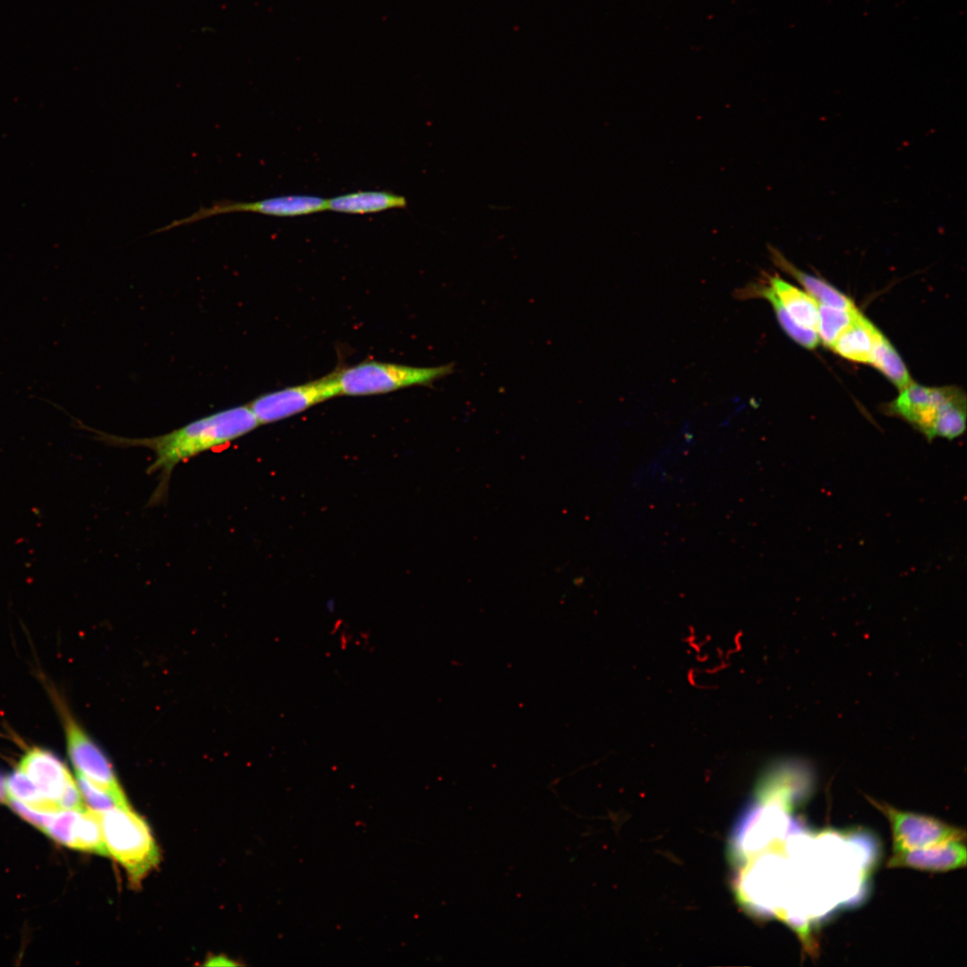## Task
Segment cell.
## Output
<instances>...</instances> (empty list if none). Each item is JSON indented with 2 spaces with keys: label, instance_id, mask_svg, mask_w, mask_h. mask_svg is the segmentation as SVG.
<instances>
[{
  "label": "cell",
  "instance_id": "3",
  "mask_svg": "<svg viewBox=\"0 0 967 967\" xmlns=\"http://www.w3.org/2000/svg\"><path fill=\"white\" fill-rule=\"evenodd\" d=\"M98 814L108 855L124 869L130 883L139 886L159 861L158 847L149 825L130 805Z\"/></svg>",
  "mask_w": 967,
  "mask_h": 967
},
{
  "label": "cell",
  "instance_id": "8",
  "mask_svg": "<svg viewBox=\"0 0 967 967\" xmlns=\"http://www.w3.org/2000/svg\"><path fill=\"white\" fill-rule=\"evenodd\" d=\"M888 819L892 831L893 851L924 848L965 838L964 830L936 817L899 810L886 802L868 798Z\"/></svg>",
  "mask_w": 967,
  "mask_h": 967
},
{
  "label": "cell",
  "instance_id": "19",
  "mask_svg": "<svg viewBox=\"0 0 967 967\" xmlns=\"http://www.w3.org/2000/svg\"><path fill=\"white\" fill-rule=\"evenodd\" d=\"M205 964H207V965H235L236 963L229 961L227 958H225L224 956H218V957H213L212 959H210V961L207 962Z\"/></svg>",
  "mask_w": 967,
  "mask_h": 967
},
{
  "label": "cell",
  "instance_id": "15",
  "mask_svg": "<svg viewBox=\"0 0 967 967\" xmlns=\"http://www.w3.org/2000/svg\"><path fill=\"white\" fill-rule=\"evenodd\" d=\"M817 333L826 347H831L837 338L856 320L860 312L856 308L845 310L819 304Z\"/></svg>",
  "mask_w": 967,
  "mask_h": 967
},
{
  "label": "cell",
  "instance_id": "20",
  "mask_svg": "<svg viewBox=\"0 0 967 967\" xmlns=\"http://www.w3.org/2000/svg\"><path fill=\"white\" fill-rule=\"evenodd\" d=\"M7 801V792L5 789V780L2 774H0V803Z\"/></svg>",
  "mask_w": 967,
  "mask_h": 967
},
{
  "label": "cell",
  "instance_id": "2",
  "mask_svg": "<svg viewBox=\"0 0 967 967\" xmlns=\"http://www.w3.org/2000/svg\"><path fill=\"white\" fill-rule=\"evenodd\" d=\"M887 409L929 441L936 437L949 439L964 419L966 398L956 387L929 388L911 382Z\"/></svg>",
  "mask_w": 967,
  "mask_h": 967
},
{
  "label": "cell",
  "instance_id": "6",
  "mask_svg": "<svg viewBox=\"0 0 967 967\" xmlns=\"http://www.w3.org/2000/svg\"><path fill=\"white\" fill-rule=\"evenodd\" d=\"M55 702L62 718L67 752L76 774L103 788L124 793L113 765L104 751L78 723L56 695Z\"/></svg>",
  "mask_w": 967,
  "mask_h": 967
},
{
  "label": "cell",
  "instance_id": "9",
  "mask_svg": "<svg viewBox=\"0 0 967 967\" xmlns=\"http://www.w3.org/2000/svg\"><path fill=\"white\" fill-rule=\"evenodd\" d=\"M18 768L26 774L50 804L61 809L59 801L67 785L74 779L56 755L32 747L21 757Z\"/></svg>",
  "mask_w": 967,
  "mask_h": 967
},
{
  "label": "cell",
  "instance_id": "5",
  "mask_svg": "<svg viewBox=\"0 0 967 967\" xmlns=\"http://www.w3.org/2000/svg\"><path fill=\"white\" fill-rule=\"evenodd\" d=\"M338 395L335 370L320 379L261 395L248 406L259 424H265L295 415Z\"/></svg>",
  "mask_w": 967,
  "mask_h": 967
},
{
  "label": "cell",
  "instance_id": "13",
  "mask_svg": "<svg viewBox=\"0 0 967 967\" xmlns=\"http://www.w3.org/2000/svg\"><path fill=\"white\" fill-rule=\"evenodd\" d=\"M880 331L861 313L837 338L831 348L851 361L871 364Z\"/></svg>",
  "mask_w": 967,
  "mask_h": 967
},
{
  "label": "cell",
  "instance_id": "14",
  "mask_svg": "<svg viewBox=\"0 0 967 967\" xmlns=\"http://www.w3.org/2000/svg\"><path fill=\"white\" fill-rule=\"evenodd\" d=\"M871 364L901 390L912 382L898 352L882 333L876 342Z\"/></svg>",
  "mask_w": 967,
  "mask_h": 967
},
{
  "label": "cell",
  "instance_id": "11",
  "mask_svg": "<svg viewBox=\"0 0 967 967\" xmlns=\"http://www.w3.org/2000/svg\"><path fill=\"white\" fill-rule=\"evenodd\" d=\"M768 249L775 266L794 278L819 304L845 310L857 308L851 299L831 284L799 270L775 247L768 245Z\"/></svg>",
  "mask_w": 967,
  "mask_h": 967
},
{
  "label": "cell",
  "instance_id": "16",
  "mask_svg": "<svg viewBox=\"0 0 967 967\" xmlns=\"http://www.w3.org/2000/svg\"><path fill=\"white\" fill-rule=\"evenodd\" d=\"M5 789L8 798L26 803L33 809L49 812L61 810L50 804L33 782L18 767L5 779Z\"/></svg>",
  "mask_w": 967,
  "mask_h": 967
},
{
  "label": "cell",
  "instance_id": "7",
  "mask_svg": "<svg viewBox=\"0 0 967 967\" xmlns=\"http://www.w3.org/2000/svg\"><path fill=\"white\" fill-rule=\"evenodd\" d=\"M327 210V199L313 195H287L255 201L220 200L201 207L193 214L175 219L152 232L159 233L200 220L233 212H254L273 217H299Z\"/></svg>",
  "mask_w": 967,
  "mask_h": 967
},
{
  "label": "cell",
  "instance_id": "1",
  "mask_svg": "<svg viewBox=\"0 0 967 967\" xmlns=\"http://www.w3.org/2000/svg\"><path fill=\"white\" fill-rule=\"evenodd\" d=\"M78 424L95 434V438L121 448L141 447L154 454L147 468L150 475L157 474L158 487L150 504H159L166 499L169 481L175 467L190 458L230 443L257 428L260 424L248 405L227 408L193 421L169 432L148 437L117 436Z\"/></svg>",
  "mask_w": 967,
  "mask_h": 967
},
{
  "label": "cell",
  "instance_id": "18",
  "mask_svg": "<svg viewBox=\"0 0 967 967\" xmlns=\"http://www.w3.org/2000/svg\"><path fill=\"white\" fill-rule=\"evenodd\" d=\"M763 299L771 304L779 324L792 340L808 349H814L818 345L819 338L816 331L798 325L774 297L766 296Z\"/></svg>",
  "mask_w": 967,
  "mask_h": 967
},
{
  "label": "cell",
  "instance_id": "12",
  "mask_svg": "<svg viewBox=\"0 0 967 967\" xmlns=\"http://www.w3.org/2000/svg\"><path fill=\"white\" fill-rule=\"evenodd\" d=\"M406 205L403 195L386 191H359L327 200V210L347 214L377 213Z\"/></svg>",
  "mask_w": 967,
  "mask_h": 967
},
{
  "label": "cell",
  "instance_id": "17",
  "mask_svg": "<svg viewBox=\"0 0 967 967\" xmlns=\"http://www.w3.org/2000/svg\"><path fill=\"white\" fill-rule=\"evenodd\" d=\"M76 783L85 806L96 813H102L119 806H129L125 793H117L103 788L79 774H76Z\"/></svg>",
  "mask_w": 967,
  "mask_h": 967
},
{
  "label": "cell",
  "instance_id": "4",
  "mask_svg": "<svg viewBox=\"0 0 967 967\" xmlns=\"http://www.w3.org/2000/svg\"><path fill=\"white\" fill-rule=\"evenodd\" d=\"M453 365L415 367L377 361L336 370L339 395L368 396L427 385L449 374Z\"/></svg>",
  "mask_w": 967,
  "mask_h": 967
},
{
  "label": "cell",
  "instance_id": "10",
  "mask_svg": "<svg viewBox=\"0 0 967 967\" xmlns=\"http://www.w3.org/2000/svg\"><path fill=\"white\" fill-rule=\"evenodd\" d=\"M966 848L961 841H950L924 848L894 852L889 868H911L943 872L965 867Z\"/></svg>",
  "mask_w": 967,
  "mask_h": 967
}]
</instances>
